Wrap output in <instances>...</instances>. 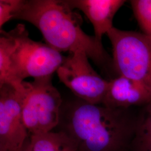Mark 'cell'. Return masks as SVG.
<instances>
[{"label":"cell","instance_id":"1","mask_svg":"<svg viewBox=\"0 0 151 151\" xmlns=\"http://www.w3.org/2000/svg\"><path fill=\"white\" fill-rule=\"evenodd\" d=\"M138 114L78 98L63 102L58 130L75 140L80 151H130Z\"/></svg>","mask_w":151,"mask_h":151},{"label":"cell","instance_id":"2","mask_svg":"<svg viewBox=\"0 0 151 151\" xmlns=\"http://www.w3.org/2000/svg\"><path fill=\"white\" fill-rule=\"evenodd\" d=\"M14 19L38 28L46 44L60 53L82 51L100 67L113 65L102 42L83 31L80 16L66 0H24Z\"/></svg>","mask_w":151,"mask_h":151},{"label":"cell","instance_id":"3","mask_svg":"<svg viewBox=\"0 0 151 151\" xmlns=\"http://www.w3.org/2000/svg\"><path fill=\"white\" fill-rule=\"evenodd\" d=\"M0 33V86L9 85L24 93L25 78L52 76L65 61L60 52L30 38L22 24Z\"/></svg>","mask_w":151,"mask_h":151},{"label":"cell","instance_id":"4","mask_svg":"<svg viewBox=\"0 0 151 151\" xmlns=\"http://www.w3.org/2000/svg\"><path fill=\"white\" fill-rule=\"evenodd\" d=\"M22 114L29 136L48 133L59 124L63 101L53 86L52 76L23 82Z\"/></svg>","mask_w":151,"mask_h":151},{"label":"cell","instance_id":"5","mask_svg":"<svg viewBox=\"0 0 151 151\" xmlns=\"http://www.w3.org/2000/svg\"><path fill=\"white\" fill-rule=\"evenodd\" d=\"M113 48V66L119 76L151 90V40L144 34L113 27L106 34Z\"/></svg>","mask_w":151,"mask_h":151},{"label":"cell","instance_id":"6","mask_svg":"<svg viewBox=\"0 0 151 151\" xmlns=\"http://www.w3.org/2000/svg\"><path fill=\"white\" fill-rule=\"evenodd\" d=\"M88 59L86 53L82 51L70 53L57 73L60 81L77 98L92 104L102 105L109 81L97 73Z\"/></svg>","mask_w":151,"mask_h":151},{"label":"cell","instance_id":"7","mask_svg":"<svg viewBox=\"0 0 151 151\" xmlns=\"http://www.w3.org/2000/svg\"><path fill=\"white\" fill-rule=\"evenodd\" d=\"M23 94L9 85L0 86V151H17L29 138L22 114Z\"/></svg>","mask_w":151,"mask_h":151},{"label":"cell","instance_id":"8","mask_svg":"<svg viewBox=\"0 0 151 151\" xmlns=\"http://www.w3.org/2000/svg\"><path fill=\"white\" fill-rule=\"evenodd\" d=\"M151 103V90L140 83L119 75L109 81L103 105L110 108L128 109L145 106Z\"/></svg>","mask_w":151,"mask_h":151},{"label":"cell","instance_id":"9","mask_svg":"<svg viewBox=\"0 0 151 151\" xmlns=\"http://www.w3.org/2000/svg\"><path fill=\"white\" fill-rule=\"evenodd\" d=\"M70 7L82 11L91 22L97 40L114 27V17L125 3L123 0H66Z\"/></svg>","mask_w":151,"mask_h":151},{"label":"cell","instance_id":"10","mask_svg":"<svg viewBox=\"0 0 151 151\" xmlns=\"http://www.w3.org/2000/svg\"><path fill=\"white\" fill-rule=\"evenodd\" d=\"M29 137L32 151H80L75 141L61 130Z\"/></svg>","mask_w":151,"mask_h":151},{"label":"cell","instance_id":"11","mask_svg":"<svg viewBox=\"0 0 151 151\" xmlns=\"http://www.w3.org/2000/svg\"><path fill=\"white\" fill-rule=\"evenodd\" d=\"M130 151H151V103L142 107L138 113Z\"/></svg>","mask_w":151,"mask_h":151},{"label":"cell","instance_id":"12","mask_svg":"<svg viewBox=\"0 0 151 151\" xmlns=\"http://www.w3.org/2000/svg\"><path fill=\"white\" fill-rule=\"evenodd\" d=\"M130 3L142 33L151 40V0H133Z\"/></svg>","mask_w":151,"mask_h":151},{"label":"cell","instance_id":"13","mask_svg":"<svg viewBox=\"0 0 151 151\" xmlns=\"http://www.w3.org/2000/svg\"><path fill=\"white\" fill-rule=\"evenodd\" d=\"M24 0H0V28L7 22L14 19Z\"/></svg>","mask_w":151,"mask_h":151},{"label":"cell","instance_id":"14","mask_svg":"<svg viewBox=\"0 0 151 151\" xmlns=\"http://www.w3.org/2000/svg\"><path fill=\"white\" fill-rule=\"evenodd\" d=\"M17 151H32L31 146H30V137H29V138L26 141V142L25 143V144L23 145L22 148Z\"/></svg>","mask_w":151,"mask_h":151}]
</instances>
